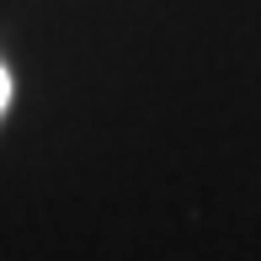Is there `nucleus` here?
Returning a JSON list of instances; mask_svg holds the SVG:
<instances>
[{
	"instance_id": "1",
	"label": "nucleus",
	"mask_w": 261,
	"mask_h": 261,
	"mask_svg": "<svg viewBox=\"0 0 261 261\" xmlns=\"http://www.w3.org/2000/svg\"><path fill=\"white\" fill-rule=\"evenodd\" d=\"M6 101H11V75L0 69V107H6Z\"/></svg>"
}]
</instances>
